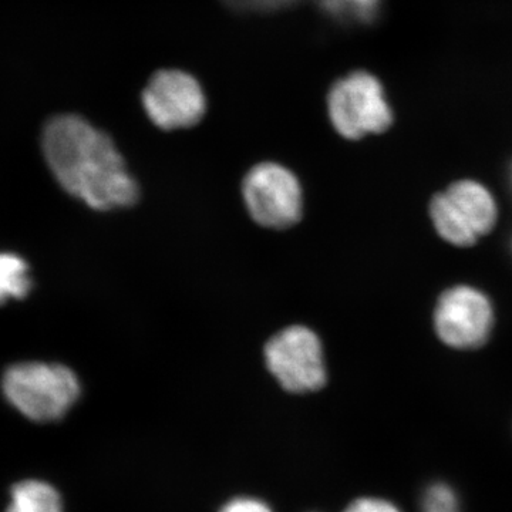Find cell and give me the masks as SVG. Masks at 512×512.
<instances>
[{
	"label": "cell",
	"mask_w": 512,
	"mask_h": 512,
	"mask_svg": "<svg viewBox=\"0 0 512 512\" xmlns=\"http://www.w3.org/2000/svg\"><path fill=\"white\" fill-rule=\"evenodd\" d=\"M265 362L282 389L289 393L316 392L328 379L322 343L305 326H291L269 340Z\"/></svg>",
	"instance_id": "obj_5"
},
{
	"label": "cell",
	"mask_w": 512,
	"mask_h": 512,
	"mask_svg": "<svg viewBox=\"0 0 512 512\" xmlns=\"http://www.w3.org/2000/svg\"><path fill=\"white\" fill-rule=\"evenodd\" d=\"M345 512H402V510L382 498L366 497L353 501Z\"/></svg>",
	"instance_id": "obj_13"
},
{
	"label": "cell",
	"mask_w": 512,
	"mask_h": 512,
	"mask_svg": "<svg viewBox=\"0 0 512 512\" xmlns=\"http://www.w3.org/2000/svg\"><path fill=\"white\" fill-rule=\"evenodd\" d=\"M430 214L441 238L457 247H470L495 227L498 205L485 185L464 180L436 195Z\"/></svg>",
	"instance_id": "obj_4"
},
{
	"label": "cell",
	"mask_w": 512,
	"mask_h": 512,
	"mask_svg": "<svg viewBox=\"0 0 512 512\" xmlns=\"http://www.w3.org/2000/svg\"><path fill=\"white\" fill-rule=\"evenodd\" d=\"M328 113L332 126L348 140L382 134L394 123L386 86L367 70H355L333 83L328 94Z\"/></svg>",
	"instance_id": "obj_3"
},
{
	"label": "cell",
	"mask_w": 512,
	"mask_h": 512,
	"mask_svg": "<svg viewBox=\"0 0 512 512\" xmlns=\"http://www.w3.org/2000/svg\"><path fill=\"white\" fill-rule=\"evenodd\" d=\"M382 0H322L330 15L345 22L367 23L376 18Z\"/></svg>",
	"instance_id": "obj_11"
},
{
	"label": "cell",
	"mask_w": 512,
	"mask_h": 512,
	"mask_svg": "<svg viewBox=\"0 0 512 512\" xmlns=\"http://www.w3.org/2000/svg\"><path fill=\"white\" fill-rule=\"evenodd\" d=\"M6 512H63L62 498L56 488L45 481H20L10 491Z\"/></svg>",
	"instance_id": "obj_9"
},
{
	"label": "cell",
	"mask_w": 512,
	"mask_h": 512,
	"mask_svg": "<svg viewBox=\"0 0 512 512\" xmlns=\"http://www.w3.org/2000/svg\"><path fill=\"white\" fill-rule=\"evenodd\" d=\"M3 393L23 416L37 423L62 419L80 396V383L69 367L20 363L3 377Z\"/></svg>",
	"instance_id": "obj_2"
},
{
	"label": "cell",
	"mask_w": 512,
	"mask_h": 512,
	"mask_svg": "<svg viewBox=\"0 0 512 512\" xmlns=\"http://www.w3.org/2000/svg\"><path fill=\"white\" fill-rule=\"evenodd\" d=\"M423 512H460L456 491L443 483L431 485L424 493Z\"/></svg>",
	"instance_id": "obj_12"
},
{
	"label": "cell",
	"mask_w": 512,
	"mask_h": 512,
	"mask_svg": "<svg viewBox=\"0 0 512 512\" xmlns=\"http://www.w3.org/2000/svg\"><path fill=\"white\" fill-rule=\"evenodd\" d=\"M510 181H511V185H512V168H511V171H510Z\"/></svg>",
	"instance_id": "obj_15"
},
{
	"label": "cell",
	"mask_w": 512,
	"mask_h": 512,
	"mask_svg": "<svg viewBox=\"0 0 512 512\" xmlns=\"http://www.w3.org/2000/svg\"><path fill=\"white\" fill-rule=\"evenodd\" d=\"M242 194L252 220L262 227L289 228L302 218L301 183L284 165H256L245 177Z\"/></svg>",
	"instance_id": "obj_6"
},
{
	"label": "cell",
	"mask_w": 512,
	"mask_h": 512,
	"mask_svg": "<svg viewBox=\"0 0 512 512\" xmlns=\"http://www.w3.org/2000/svg\"><path fill=\"white\" fill-rule=\"evenodd\" d=\"M30 288L32 282L26 262L13 254H0V303L25 298Z\"/></svg>",
	"instance_id": "obj_10"
},
{
	"label": "cell",
	"mask_w": 512,
	"mask_h": 512,
	"mask_svg": "<svg viewBox=\"0 0 512 512\" xmlns=\"http://www.w3.org/2000/svg\"><path fill=\"white\" fill-rule=\"evenodd\" d=\"M43 153L57 183L93 210H117L137 201L138 185L113 141L82 117L50 120Z\"/></svg>",
	"instance_id": "obj_1"
},
{
	"label": "cell",
	"mask_w": 512,
	"mask_h": 512,
	"mask_svg": "<svg viewBox=\"0 0 512 512\" xmlns=\"http://www.w3.org/2000/svg\"><path fill=\"white\" fill-rule=\"evenodd\" d=\"M494 311L485 293L468 285L454 286L440 296L434 311V328L446 345L474 349L487 342Z\"/></svg>",
	"instance_id": "obj_7"
},
{
	"label": "cell",
	"mask_w": 512,
	"mask_h": 512,
	"mask_svg": "<svg viewBox=\"0 0 512 512\" xmlns=\"http://www.w3.org/2000/svg\"><path fill=\"white\" fill-rule=\"evenodd\" d=\"M143 104L151 121L163 130L195 126L207 107L200 83L180 70L158 72L144 90Z\"/></svg>",
	"instance_id": "obj_8"
},
{
	"label": "cell",
	"mask_w": 512,
	"mask_h": 512,
	"mask_svg": "<svg viewBox=\"0 0 512 512\" xmlns=\"http://www.w3.org/2000/svg\"><path fill=\"white\" fill-rule=\"evenodd\" d=\"M221 512H272V510L255 498H237L225 505Z\"/></svg>",
	"instance_id": "obj_14"
}]
</instances>
